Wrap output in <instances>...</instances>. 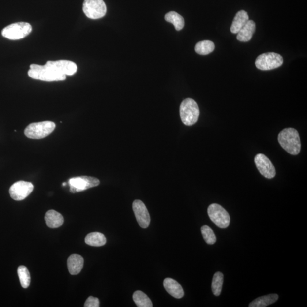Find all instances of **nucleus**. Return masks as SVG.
Returning a JSON list of instances; mask_svg holds the SVG:
<instances>
[{
	"mask_svg": "<svg viewBox=\"0 0 307 307\" xmlns=\"http://www.w3.org/2000/svg\"><path fill=\"white\" fill-rule=\"evenodd\" d=\"M28 76L33 79L51 82L65 80L66 76L60 69L57 61H48L44 66H30Z\"/></svg>",
	"mask_w": 307,
	"mask_h": 307,
	"instance_id": "obj_1",
	"label": "nucleus"
},
{
	"mask_svg": "<svg viewBox=\"0 0 307 307\" xmlns=\"http://www.w3.org/2000/svg\"><path fill=\"white\" fill-rule=\"evenodd\" d=\"M278 141L280 146L291 155L299 154L301 150L300 137L297 130L287 128L280 132Z\"/></svg>",
	"mask_w": 307,
	"mask_h": 307,
	"instance_id": "obj_2",
	"label": "nucleus"
},
{
	"mask_svg": "<svg viewBox=\"0 0 307 307\" xmlns=\"http://www.w3.org/2000/svg\"><path fill=\"white\" fill-rule=\"evenodd\" d=\"M199 115V108L195 101L191 98L183 101L180 106V116L185 125L192 126L195 124Z\"/></svg>",
	"mask_w": 307,
	"mask_h": 307,
	"instance_id": "obj_3",
	"label": "nucleus"
},
{
	"mask_svg": "<svg viewBox=\"0 0 307 307\" xmlns=\"http://www.w3.org/2000/svg\"><path fill=\"white\" fill-rule=\"evenodd\" d=\"M55 127V123L52 121L32 123L25 129L24 133L26 137L31 139H42L53 132Z\"/></svg>",
	"mask_w": 307,
	"mask_h": 307,
	"instance_id": "obj_4",
	"label": "nucleus"
},
{
	"mask_svg": "<svg viewBox=\"0 0 307 307\" xmlns=\"http://www.w3.org/2000/svg\"><path fill=\"white\" fill-rule=\"evenodd\" d=\"M32 31L31 24L28 22H20L10 24L3 29L2 35L10 40H18L25 38Z\"/></svg>",
	"mask_w": 307,
	"mask_h": 307,
	"instance_id": "obj_5",
	"label": "nucleus"
},
{
	"mask_svg": "<svg viewBox=\"0 0 307 307\" xmlns=\"http://www.w3.org/2000/svg\"><path fill=\"white\" fill-rule=\"evenodd\" d=\"M283 63V59L275 52H267L258 56L256 61L257 68L261 70H271L278 68Z\"/></svg>",
	"mask_w": 307,
	"mask_h": 307,
	"instance_id": "obj_6",
	"label": "nucleus"
},
{
	"mask_svg": "<svg viewBox=\"0 0 307 307\" xmlns=\"http://www.w3.org/2000/svg\"><path fill=\"white\" fill-rule=\"evenodd\" d=\"M208 214L212 222L220 228L230 226V218L229 213L222 206L212 204L209 206Z\"/></svg>",
	"mask_w": 307,
	"mask_h": 307,
	"instance_id": "obj_7",
	"label": "nucleus"
},
{
	"mask_svg": "<svg viewBox=\"0 0 307 307\" xmlns=\"http://www.w3.org/2000/svg\"><path fill=\"white\" fill-rule=\"evenodd\" d=\"M83 10L88 18L96 20L106 14L107 6L103 0H84Z\"/></svg>",
	"mask_w": 307,
	"mask_h": 307,
	"instance_id": "obj_8",
	"label": "nucleus"
},
{
	"mask_svg": "<svg viewBox=\"0 0 307 307\" xmlns=\"http://www.w3.org/2000/svg\"><path fill=\"white\" fill-rule=\"evenodd\" d=\"M69 183L70 192L75 193L99 186L100 181L96 178L81 176L70 179Z\"/></svg>",
	"mask_w": 307,
	"mask_h": 307,
	"instance_id": "obj_9",
	"label": "nucleus"
},
{
	"mask_svg": "<svg viewBox=\"0 0 307 307\" xmlns=\"http://www.w3.org/2000/svg\"><path fill=\"white\" fill-rule=\"evenodd\" d=\"M34 189V186L31 182L18 181L10 187L9 193L13 200L21 201L25 199L31 194Z\"/></svg>",
	"mask_w": 307,
	"mask_h": 307,
	"instance_id": "obj_10",
	"label": "nucleus"
},
{
	"mask_svg": "<svg viewBox=\"0 0 307 307\" xmlns=\"http://www.w3.org/2000/svg\"><path fill=\"white\" fill-rule=\"evenodd\" d=\"M256 165L262 175L268 179L274 178L276 175L275 168L268 157L263 154H258L254 158Z\"/></svg>",
	"mask_w": 307,
	"mask_h": 307,
	"instance_id": "obj_11",
	"label": "nucleus"
},
{
	"mask_svg": "<svg viewBox=\"0 0 307 307\" xmlns=\"http://www.w3.org/2000/svg\"><path fill=\"white\" fill-rule=\"evenodd\" d=\"M133 209L140 226L143 228H148L151 223V218L143 202L140 200H134L133 203Z\"/></svg>",
	"mask_w": 307,
	"mask_h": 307,
	"instance_id": "obj_12",
	"label": "nucleus"
},
{
	"mask_svg": "<svg viewBox=\"0 0 307 307\" xmlns=\"http://www.w3.org/2000/svg\"><path fill=\"white\" fill-rule=\"evenodd\" d=\"M83 266L84 258L78 254H72L67 260V267L71 275H76L79 274Z\"/></svg>",
	"mask_w": 307,
	"mask_h": 307,
	"instance_id": "obj_13",
	"label": "nucleus"
},
{
	"mask_svg": "<svg viewBox=\"0 0 307 307\" xmlns=\"http://www.w3.org/2000/svg\"><path fill=\"white\" fill-rule=\"evenodd\" d=\"M163 284L168 294L175 298L181 299L184 296V291L182 286L174 279L166 278L164 279Z\"/></svg>",
	"mask_w": 307,
	"mask_h": 307,
	"instance_id": "obj_14",
	"label": "nucleus"
},
{
	"mask_svg": "<svg viewBox=\"0 0 307 307\" xmlns=\"http://www.w3.org/2000/svg\"><path fill=\"white\" fill-rule=\"evenodd\" d=\"M256 31V24L253 20H249L237 34V39L241 42H248Z\"/></svg>",
	"mask_w": 307,
	"mask_h": 307,
	"instance_id": "obj_15",
	"label": "nucleus"
},
{
	"mask_svg": "<svg viewBox=\"0 0 307 307\" xmlns=\"http://www.w3.org/2000/svg\"><path fill=\"white\" fill-rule=\"evenodd\" d=\"M249 20L248 13L245 10L239 11L235 15L233 23L231 24V32L233 34H237Z\"/></svg>",
	"mask_w": 307,
	"mask_h": 307,
	"instance_id": "obj_16",
	"label": "nucleus"
},
{
	"mask_svg": "<svg viewBox=\"0 0 307 307\" xmlns=\"http://www.w3.org/2000/svg\"><path fill=\"white\" fill-rule=\"evenodd\" d=\"M45 220L47 226L52 228L61 227L64 222V219L61 213L54 210L47 212L45 216Z\"/></svg>",
	"mask_w": 307,
	"mask_h": 307,
	"instance_id": "obj_17",
	"label": "nucleus"
},
{
	"mask_svg": "<svg viewBox=\"0 0 307 307\" xmlns=\"http://www.w3.org/2000/svg\"><path fill=\"white\" fill-rule=\"evenodd\" d=\"M279 298L278 295L275 294H269L258 298L251 302L249 307H265L275 303Z\"/></svg>",
	"mask_w": 307,
	"mask_h": 307,
	"instance_id": "obj_18",
	"label": "nucleus"
},
{
	"mask_svg": "<svg viewBox=\"0 0 307 307\" xmlns=\"http://www.w3.org/2000/svg\"><path fill=\"white\" fill-rule=\"evenodd\" d=\"M85 242L89 246L100 247L106 245L107 239L103 234L99 232H93L87 235Z\"/></svg>",
	"mask_w": 307,
	"mask_h": 307,
	"instance_id": "obj_19",
	"label": "nucleus"
},
{
	"mask_svg": "<svg viewBox=\"0 0 307 307\" xmlns=\"http://www.w3.org/2000/svg\"><path fill=\"white\" fill-rule=\"evenodd\" d=\"M165 20L168 22L173 24L177 31L182 30L185 26L184 18L177 12H170L166 14Z\"/></svg>",
	"mask_w": 307,
	"mask_h": 307,
	"instance_id": "obj_20",
	"label": "nucleus"
},
{
	"mask_svg": "<svg viewBox=\"0 0 307 307\" xmlns=\"http://www.w3.org/2000/svg\"><path fill=\"white\" fill-rule=\"evenodd\" d=\"M133 301L138 307H152L153 303L151 299L141 291L134 292L133 296Z\"/></svg>",
	"mask_w": 307,
	"mask_h": 307,
	"instance_id": "obj_21",
	"label": "nucleus"
},
{
	"mask_svg": "<svg viewBox=\"0 0 307 307\" xmlns=\"http://www.w3.org/2000/svg\"><path fill=\"white\" fill-rule=\"evenodd\" d=\"M215 47V44L212 41L203 40L196 44L195 51L198 54L206 55L214 51Z\"/></svg>",
	"mask_w": 307,
	"mask_h": 307,
	"instance_id": "obj_22",
	"label": "nucleus"
},
{
	"mask_svg": "<svg viewBox=\"0 0 307 307\" xmlns=\"http://www.w3.org/2000/svg\"><path fill=\"white\" fill-rule=\"evenodd\" d=\"M224 282V275L222 272H217L213 276L212 283L213 294L218 297L222 293Z\"/></svg>",
	"mask_w": 307,
	"mask_h": 307,
	"instance_id": "obj_23",
	"label": "nucleus"
},
{
	"mask_svg": "<svg viewBox=\"0 0 307 307\" xmlns=\"http://www.w3.org/2000/svg\"><path fill=\"white\" fill-rule=\"evenodd\" d=\"M17 272L22 287L27 288L31 284V275L28 269L25 266H20L18 268Z\"/></svg>",
	"mask_w": 307,
	"mask_h": 307,
	"instance_id": "obj_24",
	"label": "nucleus"
},
{
	"mask_svg": "<svg viewBox=\"0 0 307 307\" xmlns=\"http://www.w3.org/2000/svg\"><path fill=\"white\" fill-rule=\"evenodd\" d=\"M201 231L203 238L207 244H215L216 242V237L211 228L208 226H203L201 228Z\"/></svg>",
	"mask_w": 307,
	"mask_h": 307,
	"instance_id": "obj_25",
	"label": "nucleus"
},
{
	"mask_svg": "<svg viewBox=\"0 0 307 307\" xmlns=\"http://www.w3.org/2000/svg\"><path fill=\"white\" fill-rule=\"evenodd\" d=\"M99 299L92 297V296L87 299L84 304L85 307H99Z\"/></svg>",
	"mask_w": 307,
	"mask_h": 307,
	"instance_id": "obj_26",
	"label": "nucleus"
},
{
	"mask_svg": "<svg viewBox=\"0 0 307 307\" xmlns=\"http://www.w3.org/2000/svg\"><path fill=\"white\" fill-rule=\"evenodd\" d=\"M66 185V183H63V186H65Z\"/></svg>",
	"mask_w": 307,
	"mask_h": 307,
	"instance_id": "obj_27",
	"label": "nucleus"
}]
</instances>
